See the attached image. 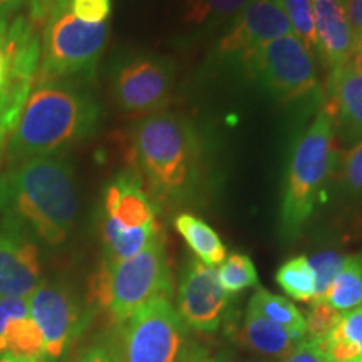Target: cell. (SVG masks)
<instances>
[{
  "label": "cell",
  "mask_w": 362,
  "mask_h": 362,
  "mask_svg": "<svg viewBox=\"0 0 362 362\" xmlns=\"http://www.w3.org/2000/svg\"><path fill=\"white\" fill-rule=\"evenodd\" d=\"M79 210L72 165L62 155L22 161L0 176L2 225L34 233L45 245H62Z\"/></svg>",
  "instance_id": "1"
},
{
  "label": "cell",
  "mask_w": 362,
  "mask_h": 362,
  "mask_svg": "<svg viewBox=\"0 0 362 362\" xmlns=\"http://www.w3.org/2000/svg\"><path fill=\"white\" fill-rule=\"evenodd\" d=\"M133 170L160 203L192 200L205 181V148L192 121L173 112L144 116L131 131Z\"/></svg>",
  "instance_id": "2"
},
{
  "label": "cell",
  "mask_w": 362,
  "mask_h": 362,
  "mask_svg": "<svg viewBox=\"0 0 362 362\" xmlns=\"http://www.w3.org/2000/svg\"><path fill=\"white\" fill-rule=\"evenodd\" d=\"M99 117L101 107L81 83H35L7 138L8 166L62 155L96 133Z\"/></svg>",
  "instance_id": "3"
},
{
  "label": "cell",
  "mask_w": 362,
  "mask_h": 362,
  "mask_svg": "<svg viewBox=\"0 0 362 362\" xmlns=\"http://www.w3.org/2000/svg\"><path fill=\"white\" fill-rule=\"evenodd\" d=\"M337 153L334 117L324 104L314 123L293 144L288 158L280 211L285 237H296L309 221L332 176Z\"/></svg>",
  "instance_id": "4"
},
{
  "label": "cell",
  "mask_w": 362,
  "mask_h": 362,
  "mask_svg": "<svg viewBox=\"0 0 362 362\" xmlns=\"http://www.w3.org/2000/svg\"><path fill=\"white\" fill-rule=\"evenodd\" d=\"M171 293L173 280L163 235L131 259L104 260L90 280L94 302L116 324L126 322L155 298H171Z\"/></svg>",
  "instance_id": "5"
},
{
  "label": "cell",
  "mask_w": 362,
  "mask_h": 362,
  "mask_svg": "<svg viewBox=\"0 0 362 362\" xmlns=\"http://www.w3.org/2000/svg\"><path fill=\"white\" fill-rule=\"evenodd\" d=\"M110 37V25L86 24L71 12L69 2L45 21L40 37V64L35 83L93 79Z\"/></svg>",
  "instance_id": "6"
},
{
  "label": "cell",
  "mask_w": 362,
  "mask_h": 362,
  "mask_svg": "<svg viewBox=\"0 0 362 362\" xmlns=\"http://www.w3.org/2000/svg\"><path fill=\"white\" fill-rule=\"evenodd\" d=\"M187 324L170 298L160 297L121 324L119 362H185Z\"/></svg>",
  "instance_id": "7"
},
{
  "label": "cell",
  "mask_w": 362,
  "mask_h": 362,
  "mask_svg": "<svg viewBox=\"0 0 362 362\" xmlns=\"http://www.w3.org/2000/svg\"><path fill=\"white\" fill-rule=\"evenodd\" d=\"M40 35L29 17L19 16L8 24L0 42V143L19 119L37 81Z\"/></svg>",
  "instance_id": "8"
},
{
  "label": "cell",
  "mask_w": 362,
  "mask_h": 362,
  "mask_svg": "<svg viewBox=\"0 0 362 362\" xmlns=\"http://www.w3.org/2000/svg\"><path fill=\"white\" fill-rule=\"evenodd\" d=\"M243 71L280 103H298L319 94L314 57L293 34L262 45Z\"/></svg>",
  "instance_id": "9"
},
{
  "label": "cell",
  "mask_w": 362,
  "mask_h": 362,
  "mask_svg": "<svg viewBox=\"0 0 362 362\" xmlns=\"http://www.w3.org/2000/svg\"><path fill=\"white\" fill-rule=\"evenodd\" d=\"M175 78L176 66L170 57L148 52L133 54L116 64L111 93L121 111L144 117L168 106Z\"/></svg>",
  "instance_id": "10"
},
{
  "label": "cell",
  "mask_w": 362,
  "mask_h": 362,
  "mask_svg": "<svg viewBox=\"0 0 362 362\" xmlns=\"http://www.w3.org/2000/svg\"><path fill=\"white\" fill-rule=\"evenodd\" d=\"M288 34L293 33L282 0H253L226 27L215 56L245 67L262 45Z\"/></svg>",
  "instance_id": "11"
},
{
  "label": "cell",
  "mask_w": 362,
  "mask_h": 362,
  "mask_svg": "<svg viewBox=\"0 0 362 362\" xmlns=\"http://www.w3.org/2000/svg\"><path fill=\"white\" fill-rule=\"evenodd\" d=\"M27 300L42 336V362H57L83 330L81 304L71 288L57 282H42Z\"/></svg>",
  "instance_id": "12"
},
{
  "label": "cell",
  "mask_w": 362,
  "mask_h": 362,
  "mask_svg": "<svg viewBox=\"0 0 362 362\" xmlns=\"http://www.w3.org/2000/svg\"><path fill=\"white\" fill-rule=\"evenodd\" d=\"M228 305V293L214 267L198 259L188 262L178 288V312L185 324L197 330H215Z\"/></svg>",
  "instance_id": "13"
},
{
  "label": "cell",
  "mask_w": 362,
  "mask_h": 362,
  "mask_svg": "<svg viewBox=\"0 0 362 362\" xmlns=\"http://www.w3.org/2000/svg\"><path fill=\"white\" fill-rule=\"evenodd\" d=\"M40 280L39 248L25 232L11 225L0 230V297L29 298Z\"/></svg>",
  "instance_id": "14"
},
{
  "label": "cell",
  "mask_w": 362,
  "mask_h": 362,
  "mask_svg": "<svg viewBox=\"0 0 362 362\" xmlns=\"http://www.w3.org/2000/svg\"><path fill=\"white\" fill-rule=\"evenodd\" d=\"M103 206L104 216L124 228H143L158 223L160 205L153 200L133 168L121 171L107 183Z\"/></svg>",
  "instance_id": "15"
},
{
  "label": "cell",
  "mask_w": 362,
  "mask_h": 362,
  "mask_svg": "<svg viewBox=\"0 0 362 362\" xmlns=\"http://www.w3.org/2000/svg\"><path fill=\"white\" fill-rule=\"evenodd\" d=\"M325 106L344 138L362 139V62L356 56L330 72Z\"/></svg>",
  "instance_id": "16"
},
{
  "label": "cell",
  "mask_w": 362,
  "mask_h": 362,
  "mask_svg": "<svg viewBox=\"0 0 362 362\" xmlns=\"http://www.w3.org/2000/svg\"><path fill=\"white\" fill-rule=\"evenodd\" d=\"M317 54L329 72L339 69L356 54L346 0H312Z\"/></svg>",
  "instance_id": "17"
},
{
  "label": "cell",
  "mask_w": 362,
  "mask_h": 362,
  "mask_svg": "<svg viewBox=\"0 0 362 362\" xmlns=\"http://www.w3.org/2000/svg\"><path fill=\"white\" fill-rule=\"evenodd\" d=\"M0 354L42 361V336L30 317L27 298L0 297Z\"/></svg>",
  "instance_id": "18"
},
{
  "label": "cell",
  "mask_w": 362,
  "mask_h": 362,
  "mask_svg": "<svg viewBox=\"0 0 362 362\" xmlns=\"http://www.w3.org/2000/svg\"><path fill=\"white\" fill-rule=\"evenodd\" d=\"M104 252L107 262H121L141 253L149 243L163 235L160 223L143 226V228H124L111 218L103 216L101 225Z\"/></svg>",
  "instance_id": "19"
},
{
  "label": "cell",
  "mask_w": 362,
  "mask_h": 362,
  "mask_svg": "<svg viewBox=\"0 0 362 362\" xmlns=\"http://www.w3.org/2000/svg\"><path fill=\"white\" fill-rule=\"evenodd\" d=\"M317 346L329 362H362V307L344 312L332 332Z\"/></svg>",
  "instance_id": "20"
},
{
  "label": "cell",
  "mask_w": 362,
  "mask_h": 362,
  "mask_svg": "<svg viewBox=\"0 0 362 362\" xmlns=\"http://www.w3.org/2000/svg\"><path fill=\"white\" fill-rule=\"evenodd\" d=\"M240 339L248 347L267 356H287L297 341H300L282 325L252 312H247Z\"/></svg>",
  "instance_id": "21"
},
{
  "label": "cell",
  "mask_w": 362,
  "mask_h": 362,
  "mask_svg": "<svg viewBox=\"0 0 362 362\" xmlns=\"http://www.w3.org/2000/svg\"><path fill=\"white\" fill-rule=\"evenodd\" d=\"M175 228L198 257V260L205 265H220L226 259L225 243L205 220L192 214H180L175 218Z\"/></svg>",
  "instance_id": "22"
},
{
  "label": "cell",
  "mask_w": 362,
  "mask_h": 362,
  "mask_svg": "<svg viewBox=\"0 0 362 362\" xmlns=\"http://www.w3.org/2000/svg\"><path fill=\"white\" fill-rule=\"evenodd\" d=\"M325 304L337 312H351L362 307V255L346 257L344 267L325 293Z\"/></svg>",
  "instance_id": "23"
},
{
  "label": "cell",
  "mask_w": 362,
  "mask_h": 362,
  "mask_svg": "<svg viewBox=\"0 0 362 362\" xmlns=\"http://www.w3.org/2000/svg\"><path fill=\"white\" fill-rule=\"evenodd\" d=\"M247 312L265 317L272 322L282 325L298 339L305 336V319L300 310L285 297L275 296L265 288H259L253 293Z\"/></svg>",
  "instance_id": "24"
},
{
  "label": "cell",
  "mask_w": 362,
  "mask_h": 362,
  "mask_svg": "<svg viewBox=\"0 0 362 362\" xmlns=\"http://www.w3.org/2000/svg\"><path fill=\"white\" fill-rule=\"evenodd\" d=\"M253 0H185V22L200 29H215L232 22Z\"/></svg>",
  "instance_id": "25"
},
{
  "label": "cell",
  "mask_w": 362,
  "mask_h": 362,
  "mask_svg": "<svg viewBox=\"0 0 362 362\" xmlns=\"http://www.w3.org/2000/svg\"><path fill=\"white\" fill-rule=\"evenodd\" d=\"M280 288L298 302H314L315 272L307 257H293L287 260L275 274Z\"/></svg>",
  "instance_id": "26"
},
{
  "label": "cell",
  "mask_w": 362,
  "mask_h": 362,
  "mask_svg": "<svg viewBox=\"0 0 362 362\" xmlns=\"http://www.w3.org/2000/svg\"><path fill=\"white\" fill-rule=\"evenodd\" d=\"M339 189L351 198H362V139L344 153H337L332 171Z\"/></svg>",
  "instance_id": "27"
},
{
  "label": "cell",
  "mask_w": 362,
  "mask_h": 362,
  "mask_svg": "<svg viewBox=\"0 0 362 362\" xmlns=\"http://www.w3.org/2000/svg\"><path fill=\"white\" fill-rule=\"evenodd\" d=\"M221 288L226 293H238L248 287L257 285L259 275H257L255 265L252 259L243 253H232L220 264L216 272Z\"/></svg>",
  "instance_id": "28"
},
{
  "label": "cell",
  "mask_w": 362,
  "mask_h": 362,
  "mask_svg": "<svg viewBox=\"0 0 362 362\" xmlns=\"http://www.w3.org/2000/svg\"><path fill=\"white\" fill-rule=\"evenodd\" d=\"M285 12L291 21L292 33L302 40L310 52H317V34L312 0H282Z\"/></svg>",
  "instance_id": "29"
},
{
  "label": "cell",
  "mask_w": 362,
  "mask_h": 362,
  "mask_svg": "<svg viewBox=\"0 0 362 362\" xmlns=\"http://www.w3.org/2000/svg\"><path fill=\"white\" fill-rule=\"evenodd\" d=\"M312 269L315 272V298L314 302H322L325 293L332 285L334 279L337 277V274L341 272L346 262V257L341 253L327 250L315 253L314 257L309 259Z\"/></svg>",
  "instance_id": "30"
},
{
  "label": "cell",
  "mask_w": 362,
  "mask_h": 362,
  "mask_svg": "<svg viewBox=\"0 0 362 362\" xmlns=\"http://www.w3.org/2000/svg\"><path fill=\"white\" fill-rule=\"evenodd\" d=\"M341 312L325 304V302H312V307L305 319V332H309L310 341H322L332 332L339 320Z\"/></svg>",
  "instance_id": "31"
},
{
  "label": "cell",
  "mask_w": 362,
  "mask_h": 362,
  "mask_svg": "<svg viewBox=\"0 0 362 362\" xmlns=\"http://www.w3.org/2000/svg\"><path fill=\"white\" fill-rule=\"evenodd\" d=\"M69 8L86 24H106L111 17V0H69Z\"/></svg>",
  "instance_id": "32"
},
{
  "label": "cell",
  "mask_w": 362,
  "mask_h": 362,
  "mask_svg": "<svg viewBox=\"0 0 362 362\" xmlns=\"http://www.w3.org/2000/svg\"><path fill=\"white\" fill-rule=\"evenodd\" d=\"M284 362H329L325 359L324 352L317 346V342L310 341V339L302 337L292 351L288 352Z\"/></svg>",
  "instance_id": "33"
},
{
  "label": "cell",
  "mask_w": 362,
  "mask_h": 362,
  "mask_svg": "<svg viewBox=\"0 0 362 362\" xmlns=\"http://www.w3.org/2000/svg\"><path fill=\"white\" fill-rule=\"evenodd\" d=\"M29 2V19L35 25L45 24V21L57 11L59 7L66 6L69 0H27Z\"/></svg>",
  "instance_id": "34"
},
{
  "label": "cell",
  "mask_w": 362,
  "mask_h": 362,
  "mask_svg": "<svg viewBox=\"0 0 362 362\" xmlns=\"http://www.w3.org/2000/svg\"><path fill=\"white\" fill-rule=\"evenodd\" d=\"M347 4V17H349V25L354 37L356 51L362 40V0H346Z\"/></svg>",
  "instance_id": "35"
},
{
  "label": "cell",
  "mask_w": 362,
  "mask_h": 362,
  "mask_svg": "<svg viewBox=\"0 0 362 362\" xmlns=\"http://www.w3.org/2000/svg\"><path fill=\"white\" fill-rule=\"evenodd\" d=\"M74 362H119L116 351L106 346H93L84 351Z\"/></svg>",
  "instance_id": "36"
},
{
  "label": "cell",
  "mask_w": 362,
  "mask_h": 362,
  "mask_svg": "<svg viewBox=\"0 0 362 362\" xmlns=\"http://www.w3.org/2000/svg\"><path fill=\"white\" fill-rule=\"evenodd\" d=\"M25 2L27 0H0V16L8 19L13 13L19 12Z\"/></svg>",
  "instance_id": "37"
},
{
  "label": "cell",
  "mask_w": 362,
  "mask_h": 362,
  "mask_svg": "<svg viewBox=\"0 0 362 362\" xmlns=\"http://www.w3.org/2000/svg\"><path fill=\"white\" fill-rule=\"evenodd\" d=\"M185 362H221V361L216 359V357L208 356L206 352L197 351V352H189V354H187Z\"/></svg>",
  "instance_id": "38"
},
{
  "label": "cell",
  "mask_w": 362,
  "mask_h": 362,
  "mask_svg": "<svg viewBox=\"0 0 362 362\" xmlns=\"http://www.w3.org/2000/svg\"><path fill=\"white\" fill-rule=\"evenodd\" d=\"M0 362H42L35 357H25V356H16V354H0Z\"/></svg>",
  "instance_id": "39"
},
{
  "label": "cell",
  "mask_w": 362,
  "mask_h": 362,
  "mask_svg": "<svg viewBox=\"0 0 362 362\" xmlns=\"http://www.w3.org/2000/svg\"><path fill=\"white\" fill-rule=\"evenodd\" d=\"M7 29H8V19H7V17L0 16V40L6 37Z\"/></svg>",
  "instance_id": "40"
},
{
  "label": "cell",
  "mask_w": 362,
  "mask_h": 362,
  "mask_svg": "<svg viewBox=\"0 0 362 362\" xmlns=\"http://www.w3.org/2000/svg\"><path fill=\"white\" fill-rule=\"evenodd\" d=\"M354 56L359 59V61L362 62V40H361V44H359V47H357V51H356V54Z\"/></svg>",
  "instance_id": "41"
},
{
  "label": "cell",
  "mask_w": 362,
  "mask_h": 362,
  "mask_svg": "<svg viewBox=\"0 0 362 362\" xmlns=\"http://www.w3.org/2000/svg\"><path fill=\"white\" fill-rule=\"evenodd\" d=\"M0 42H2V40H0Z\"/></svg>",
  "instance_id": "42"
}]
</instances>
